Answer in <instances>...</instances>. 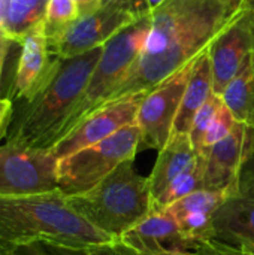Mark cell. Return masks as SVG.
<instances>
[{"label":"cell","mask_w":254,"mask_h":255,"mask_svg":"<svg viewBox=\"0 0 254 255\" xmlns=\"http://www.w3.org/2000/svg\"><path fill=\"white\" fill-rule=\"evenodd\" d=\"M198 155L199 152L193 146L189 133H172L165 148L159 151L153 172L148 176L151 203L198 158Z\"/></svg>","instance_id":"cell-17"},{"label":"cell","mask_w":254,"mask_h":255,"mask_svg":"<svg viewBox=\"0 0 254 255\" xmlns=\"http://www.w3.org/2000/svg\"><path fill=\"white\" fill-rule=\"evenodd\" d=\"M100 6H117L138 18H144L151 13L148 0H99V7Z\"/></svg>","instance_id":"cell-28"},{"label":"cell","mask_w":254,"mask_h":255,"mask_svg":"<svg viewBox=\"0 0 254 255\" xmlns=\"http://www.w3.org/2000/svg\"><path fill=\"white\" fill-rule=\"evenodd\" d=\"M237 126V120L235 117L232 115L231 109L223 103V106L220 108L219 114L216 115L211 127L208 128L207 134H205V139H204V145H202V149H201V154H207V151L216 145L217 142L223 140L232 130L234 127Z\"/></svg>","instance_id":"cell-24"},{"label":"cell","mask_w":254,"mask_h":255,"mask_svg":"<svg viewBox=\"0 0 254 255\" xmlns=\"http://www.w3.org/2000/svg\"><path fill=\"white\" fill-rule=\"evenodd\" d=\"M79 6V10H81V15L84 13H88L94 9L99 7V0H75Z\"/></svg>","instance_id":"cell-30"},{"label":"cell","mask_w":254,"mask_h":255,"mask_svg":"<svg viewBox=\"0 0 254 255\" xmlns=\"http://www.w3.org/2000/svg\"><path fill=\"white\" fill-rule=\"evenodd\" d=\"M150 28L151 13L123 28L103 45V52L93 70L87 88L57 131L52 146L66 134H69L90 114L108 102L111 94L123 82L136 63L147 42Z\"/></svg>","instance_id":"cell-5"},{"label":"cell","mask_w":254,"mask_h":255,"mask_svg":"<svg viewBox=\"0 0 254 255\" xmlns=\"http://www.w3.org/2000/svg\"><path fill=\"white\" fill-rule=\"evenodd\" d=\"M60 190L58 158L51 149L15 142L0 145V197H24Z\"/></svg>","instance_id":"cell-7"},{"label":"cell","mask_w":254,"mask_h":255,"mask_svg":"<svg viewBox=\"0 0 254 255\" xmlns=\"http://www.w3.org/2000/svg\"><path fill=\"white\" fill-rule=\"evenodd\" d=\"M112 239L79 215L61 191L0 197V255L45 242L67 248H91Z\"/></svg>","instance_id":"cell-2"},{"label":"cell","mask_w":254,"mask_h":255,"mask_svg":"<svg viewBox=\"0 0 254 255\" xmlns=\"http://www.w3.org/2000/svg\"><path fill=\"white\" fill-rule=\"evenodd\" d=\"M223 103H225L223 97L213 91L211 96L208 97V100L202 105V108L195 115L190 131H189V136H190V140H192V143H193V146L196 148L198 152H201L205 134H207L208 128L211 127V124H213L216 115L219 114L220 108L223 106Z\"/></svg>","instance_id":"cell-23"},{"label":"cell","mask_w":254,"mask_h":255,"mask_svg":"<svg viewBox=\"0 0 254 255\" xmlns=\"http://www.w3.org/2000/svg\"><path fill=\"white\" fill-rule=\"evenodd\" d=\"M210 57L213 64V91L220 96L246 67H254L253 3L213 42Z\"/></svg>","instance_id":"cell-12"},{"label":"cell","mask_w":254,"mask_h":255,"mask_svg":"<svg viewBox=\"0 0 254 255\" xmlns=\"http://www.w3.org/2000/svg\"><path fill=\"white\" fill-rule=\"evenodd\" d=\"M228 197L226 190H199L171 205L166 212L174 217L187 239L211 241L214 239V217Z\"/></svg>","instance_id":"cell-16"},{"label":"cell","mask_w":254,"mask_h":255,"mask_svg":"<svg viewBox=\"0 0 254 255\" xmlns=\"http://www.w3.org/2000/svg\"><path fill=\"white\" fill-rule=\"evenodd\" d=\"M138 19L141 18L121 7L100 6L81 15L57 40L48 43V46L57 58H73L103 46L118 31Z\"/></svg>","instance_id":"cell-10"},{"label":"cell","mask_w":254,"mask_h":255,"mask_svg":"<svg viewBox=\"0 0 254 255\" xmlns=\"http://www.w3.org/2000/svg\"><path fill=\"white\" fill-rule=\"evenodd\" d=\"M199 190H205V154L201 152L198 158L151 203V212L166 211L171 205Z\"/></svg>","instance_id":"cell-20"},{"label":"cell","mask_w":254,"mask_h":255,"mask_svg":"<svg viewBox=\"0 0 254 255\" xmlns=\"http://www.w3.org/2000/svg\"><path fill=\"white\" fill-rule=\"evenodd\" d=\"M213 93V64L210 48L201 52L195 61L184 97L174 124V133H189L193 118Z\"/></svg>","instance_id":"cell-18"},{"label":"cell","mask_w":254,"mask_h":255,"mask_svg":"<svg viewBox=\"0 0 254 255\" xmlns=\"http://www.w3.org/2000/svg\"><path fill=\"white\" fill-rule=\"evenodd\" d=\"M187 255H241L240 248L223 244L217 239L199 242V245Z\"/></svg>","instance_id":"cell-26"},{"label":"cell","mask_w":254,"mask_h":255,"mask_svg":"<svg viewBox=\"0 0 254 255\" xmlns=\"http://www.w3.org/2000/svg\"><path fill=\"white\" fill-rule=\"evenodd\" d=\"M1 7H3V0H0V13H1Z\"/></svg>","instance_id":"cell-34"},{"label":"cell","mask_w":254,"mask_h":255,"mask_svg":"<svg viewBox=\"0 0 254 255\" xmlns=\"http://www.w3.org/2000/svg\"><path fill=\"white\" fill-rule=\"evenodd\" d=\"M253 4H254V0H253Z\"/></svg>","instance_id":"cell-35"},{"label":"cell","mask_w":254,"mask_h":255,"mask_svg":"<svg viewBox=\"0 0 254 255\" xmlns=\"http://www.w3.org/2000/svg\"><path fill=\"white\" fill-rule=\"evenodd\" d=\"M72 208L112 239L139 224L151 212L148 176L138 173L135 158L126 160L91 190L67 196Z\"/></svg>","instance_id":"cell-4"},{"label":"cell","mask_w":254,"mask_h":255,"mask_svg":"<svg viewBox=\"0 0 254 255\" xmlns=\"http://www.w3.org/2000/svg\"><path fill=\"white\" fill-rule=\"evenodd\" d=\"M88 251L91 253V255H141L136 250H133L132 247H129L120 239L91 247L88 248Z\"/></svg>","instance_id":"cell-29"},{"label":"cell","mask_w":254,"mask_h":255,"mask_svg":"<svg viewBox=\"0 0 254 255\" xmlns=\"http://www.w3.org/2000/svg\"><path fill=\"white\" fill-rule=\"evenodd\" d=\"M15 255H91V253L88 251V248H67L37 242L19 250Z\"/></svg>","instance_id":"cell-25"},{"label":"cell","mask_w":254,"mask_h":255,"mask_svg":"<svg viewBox=\"0 0 254 255\" xmlns=\"http://www.w3.org/2000/svg\"><path fill=\"white\" fill-rule=\"evenodd\" d=\"M254 128L237 123L234 130L205 154V190H226L229 196L237 187L238 173L246 158Z\"/></svg>","instance_id":"cell-15"},{"label":"cell","mask_w":254,"mask_h":255,"mask_svg":"<svg viewBox=\"0 0 254 255\" xmlns=\"http://www.w3.org/2000/svg\"><path fill=\"white\" fill-rule=\"evenodd\" d=\"M162 3H165V0H148V4H150V7H151V12H153L156 7H159Z\"/></svg>","instance_id":"cell-33"},{"label":"cell","mask_w":254,"mask_h":255,"mask_svg":"<svg viewBox=\"0 0 254 255\" xmlns=\"http://www.w3.org/2000/svg\"><path fill=\"white\" fill-rule=\"evenodd\" d=\"M145 96L147 93H138L99 108L81 121L69 134L60 139L51 148L52 154L61 160L112 136L123 127L136 123Z\"/></svg>","instance_id":"cell-11"},{"label":"cell","mask_w":254,"mask_h":255,"mask_svg":"<svg viewBox=\"0 0 254 255\" xmlns=\"http://www.w3.org/2000/svg\"><path fill=\"white\" fill-rule=\"evenodd\" d=\"M240 251H241V255H254V248L253 247H249V245L240 247Z\"/></svg>","instance_id":"cell-32"},{"label":"cell","mask_w":254,"mask_h":255,"mask_svg":"<svg viewBox=\"0 0 254 255\" xmlns=\"http://www.w3.org/2000/svg\"><path fill=\"white\" fill-rule=\"evenodd\" d=\"M252 3L253 0H165L151 12V28L136 63L105 105L151 91L208 49Z\"/></svg>","instance_id":"cell-1"},{"label":"cell","mask_w":254,"mask_h":255,"mask_svg":"<svg viewBox=\"0 0 254 255\" xmlns=\"http://www.w3.org/2000/svg\"><path fill=\"white\" fill-rule=\"evenodd\" d=\"M120 241L141 255H187L199 245L181 233L177 221L166 211L150 212Z\"/></svg>","instance_id":"cell-14"},{"label":"cell","mask_w":254,"mask_h":255,"mask_svg":"<svg viewBox=\"0 0 254 255\" xmlns=\"http://www.w3.org/2000/svg\"><path fill=\"white\" fill-rule=\"evenodd\" d=\"M141 145V128L129 124L112 136L58 160V187L66 196L82 194L126 160L135 158Z\"/></svg>","instance_id":"cell-6"},{"label":"cell","mask_w":254,"mask_h":255,"mask_svg":"<svg viewBox=\"0 0 254 255\" xmlns=\"http://www.w3.org/2000/svg\"><path fill=\"white\" fill-rule=\"evenodd\" d=\"M19 45L21 52L7 96L13 105L28 102L40 93L54 76L61 61V58H57L49 51L42 27L25 36Z\"/></svg>","instance_id":"cell-13"},{"label":"cell","mask_w":254,"mask_h":255,"mask_svg":"<svg viewBox=\"0 0 254 255\" xmlns=\"http://www.w3.org/2000/svg\"><path fill=\"white\" fill-rule=\"evenodd\" d=\"M214 239L254 248V130L237 187L214 217Z\"/></svg>","instance_id":"cell-9"},{"label":"cell","mask_w":254,"mask_h":255,"mask_svg":"<svg viewBox=\"0 0 254 255\" xmlns=\"http://www.w3.org/2000/svg\"><path fill=\"white\" fill-rule=\"evenodd\" d=\"M79 16L81 10L75 0H48L42 22L48 43L57 40Z\"/></svg>","instance_id":"cell-22"},{"label":"cell","mask_w":254,"mask_h":255,"mask_svg":"<svg viewBox=\"0 0 254 255\" xmlns=\"http://www.w3.org/2000/svg\"><path fill=\"white\" fill-rule=\"evenodd\" d=\"M102 52L103 46L61 60L40 93L28 102L13 105L6 142L49 149L61 124L85 91Z\"/></svg>","instance_id":"cell-3"},{"label":"cell","mask_w":254,"mask_h":255,"mask_svg":"<svg viewBox=\"0 0 254 255\" xmlns=\"http://www.w3.org/2000/svg\"><path fill=\"white\" fill-rule=\"evenodd\" d=\"M48 0H3L0 25L10 42L21 43L42 27Z\"/></svg>","instance_id":"cell-19"},{"label":"cell","mask_w":254,"mask_h":255,"mask_svg":"<svg viewBox=\"0 0 254 255\" xmlns=\"http://www.w3.org/2000/svg\"><path fill=\"white\" fill-rule=\"evenodd\" d=\"M12 42L6 37V34H4V31H3V28H1V25H0V55L3 54V52H7L9 51V45H10Z\"/></svg>","instance_id":"cell-31"},{"label":"cell","mask_w":254,"mask_h":255,"mask_svg":"<svg viewBox=\"0 0 254 255\" xmlns=\"http://www.w3.org/2000/svg\"><path fill=\"white\" fill-rule=\"evenodd\" d=\"M225 105L237 123L254 128V67H246L223 91Z\"/></svg>","instance_id":"cell-21"},{"label":"cell","mask_w":254,"mask_h":255,"mask_svg":"<svg viewBox=\"0 0 254 255\" xmlns=\"http://www.w3.org/2000/svg\"><path fill=\"white\" fill-rule=\"evenodd\" d=\"M195 61L196 60L190 61L147 93L136 117V124L141 128L139 149L160 151L171 139Z\"/></svg>","instance_id":"cell-8"},{"label":"cell","mask_w":254,"mask_h":255,"mask_svg":"<svg viewBox=\"0 0 254 255\" xmlns=\"http://www.w3.org/2000/svg\"><path fill=\"white\" fill-rule=\"evenodd\" d=\"M6 57H7V52H3L0 55V84H1V73H3ZM12 115H13V102L7 97L0 96V142L6 137Z\"/></svg>","instance_id":"cell-27"}]
</instances>
